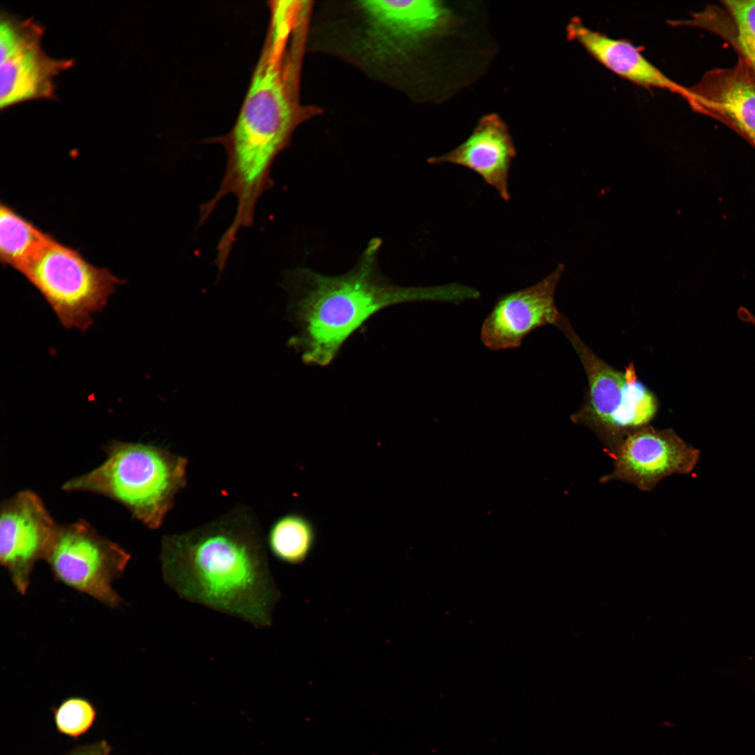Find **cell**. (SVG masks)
I'll return each instance as SVG.
<instances>
[{
  "label": "cell",
  "instance_id": "cell-16",
  "mask_svg": "<svg viewBox=\"0 0 755 755\" xmlns=\"http://www.w3.org/2000/svg\"><path fill=\"white\" fill-rule=\"evenodd\" d=\"M706 6L675 26L703 29L726 41L755 77V0H726Z\"/></svg>",
  "mask_w": 755,
  "mask_h": 755
},
{
  "label": "cell",
  "instance_id": "cell-1",
  "mask_svg": "<svg viewBox=\"0 0 755 755\" xmlns=\"http://www.w3.org/2000/svg\"><path fill=\"white\" fill-rule=\"evenodd\" d=\"M162 577L181 598L270 627L280 591L252 510L239 505L208 524L164 535Z\"/></svg>",
  "mask_w": 755,
  "mask_h": 755
},
{
  "label": "cell",
  "instance_id": "cell-2",
  "mask_svg": "<svg viewBox=\"0 0 755 755\" xmlns=\"http://www.w3.org/2000/svg\"><path fill=\"white\" fill-rule=\"evenodd\" d=\"M380 239L371 240L356 265L341 275L329 276L299 268L286 275L288 314L298 332L289 345L303 364L326 366L345 343L375 314L410 302L459 304L480 297L474 288L459 283L402 287L384 277L378 266Z\"/></svg>",
  "mask_w": 755,
  "mask_h": 755
},
{
  "label": "cell",
  "instance_id": "cell-20",
  "mask_svg": "<svg viewBox=\"0 0 755 755\" xmlns=\"http://www.w3.org/2000/svg\"><path fill=\"white\" fill-rule=\"evenodd\" d=\"M112 747L104 740L81 745L71 750L66 755H110Z\"/></svg>",
  "mask_w": 755,
  "mask_h": 755
},
{
  "label": "cell",
  "instance_id": "cell-17",
  "mask_svg": "<svg viewBox=\"0 0 755 755\" xmlns=\"http://www.w3.org/2000/svg\"><path fill=\"white\" fill-rule=\"evenodd\" d=\"M3 201L0 204V260L19 271L50 237Z\"/></svg>",
  "mask_w": 755,
  "mask_h": 755
},
{
  "label": "cell",
  "instance_id": "cell-4",
  "mask_svg": "<svg viewBox=\"0 0 755 755\" xmlns=\"http://www.w3.org/2000/svg\"><path fill=\"white\" fill-rule=\"evenodd\" d=\"M96 468L66 481L62 490L91 492L124 505L150 529L162 526L187 484L188 460L150 444L113 441Z\"/></svg>",
  "mask_w": 755,
  "mask_h": 755
},
{
  "label": "cell",
  "instance_id": "cell-5",
  "mask_svg": "<svg viewBox=\"0 0 755 755\" xmlns=\"http://www.w3.org/2000/svg\"><path fill=\"white\" fill-rule=\"evenodd\" d=\"M556 326L572 344L588 380L585 400L571 419L591 430L612 457L627 436L654 419L657 398L638 380L633 364L620 371L605 363L580 339L563 315Z\"/></svg>",
  "mask_w": 755,
  "mask_h": 755
},
{
  "label": "cell",
  "instance_id": "cell-7",
  "mask_svg": "<svg viewBox=\"0 0 755 755\" xmlns=\"http://www.w3.org/2000/svg\"><path fill=\"white\" fill-rule=\"evenodd\" d=\"M353 8L359 19L352 49L365 63L387 70L397 69L412 48L441 29L448 17L437 1H360Z\"/></svg>",
  "mask_w": 755,
  "mask_h": 755
},
{
  "label": "cell",
  "instance_id": "cell-18",
  "mask_svg": "<svg viewBox=\"0 0 755 755\" xmlns=\"http://www.w3.org/2000/svg\"><path fill=\"white\" fill-rule=\"evenodd\" d=\"M317 540V530L306 516L291 512L277 519L267 538L273 555L282 563L299 565L312 553Z\"/></svg>",
  "mask_w": 755,
  "mask_h": 755
},
{
  "label": "cell",
  "instance_id": "cell-8",
  "mask_svg": "<svg viewBox=\"0 0 755 755\" xmlns=\"http://www.w3.org/2000/svg\"><path fill=\"white\" fill-rule=\"evenodd\" d=\"M131 555L99 534L88 522L59 525L46 556L56 580L112 607L122 600L113 587Z\"/></svg>",
  "mask_w": 755,
  "mask_h": 755
},
{
  "label": "cell",
  "instance_id": "cell-13",
  "mask_svg": "<svg viewBox=\"0 0 755 755\" xmlns=\"http://www.w3.org/2000/svg\"><path fill=\"white\" fill-rule=\"evenodd\" d=\"M44 29H35L0 50V108L56 98L55 78L73 66V59L50 57L42 47Z\"/></svg>",
  "mask_w": 755,
  "mask_h": 755
},
{
  "label": "cell",
  "instance_id": "cell-12",
  "mask_svg": "<svg viewBox=\"0 0 755 755\" xmlns=\"http://www.w3.org/2000/svg\"><path fill=\"white\" fill-rule=\"evenodd\" d=\"M684 99L693 110L724 124L755 149V77L740 59L706 71L686 87Z\"/></svg>",
  "mask_w": 755,
  "mask_h": 755
},
{
  "label": "cell",
  "instance_id": "cell-10",
  "mask_svg": "<svg viewBox=\"0 0 755 755\" xmlns=\"http://www.w3.org/2000/svg\"><path fill=\"white\" fill-rule=\"evenodd\" d=\"M0 515V561L24 594L34 566L45 559L59 525L41 498L28 489L3 501Z\"/></svg>",
  "mask_w": 755,
  "mask_h": 755
},
{
  "label": "cell",
  "instance_id": "cell-9",
  "mask_svg": "<svg viewBox=\"0 0 755 755\" xmlns=\"http://www.w3.org/2000/svg\"><path fill=\"white\" fill-rule=\"evenodd\" d=\"M700 457V451L673 429L648 425L624 438L612 456V470L599 482L619 481L649 492L667 477L691 473Z\"/></svg>",
  "mask_w": 755,
  "mask_h": 755
},
{
  "label": "cell",
  "instance_id": "cell-14",
  "mask_svg": "<svg viewBox=\"0 0 755 755\" xmlns=\"http://www.w3.org/2000/svg\"><path fill=\"white\" fill-rule=\"evenodd\" d=\"M516 149L508 128L500 116H483L461 144L450 152L429 159L431 164L449 163L478 174L505 201L510 199V170Z\"/></svg>",
  "mask_w": 755,
  "mask_h": 755
},
{
  "label": "cell",
  "instance_id": "cell-3",
  "mask_svg": "<svg viewBox=\"0 0 755 755\" xmlns=\"http://www.w3.org/2000/svg\"><path fill=\"white\" fill-rule=\"evenodd\" d=\"M297 46L289 34L268 33L233 127L209 141L224 146L227 161L220 187L202 208L211 215L222 199L233 195L234 230L253 224L257 201L273 185V163L298 123Z\"/></svg>",
  "mask_w": 755,
  "mask_h": 755
},
{
  "label": "cell",
  "instance_id": "cell-6",
  "mask_svg": "<svg viewBox=\"0 0 755 755\" xmlns=\"http://www.w3.org/2000/svg\"><path fill=\"white\" fill-rule=\"evenodd\" d=\"M19 272L41 294L63 326L82 331L106 307L116 285L124 282L52 235Z\"/></svg>",
  "mask_w": 755,
  "mask_h": 755
},
{
  "label": "cell",
  "instance_id": "cell-15",
  "mask_svg": "<svg viewBox=\"0 0 755 755\" xmlns=\"http://www.w3.org/2000/svg\"><path fill=\"white\" fill-rule=\"evenodd\" d=\"M569 38L580 43L605 67L637 85L685 96L686 87L673 81L649 62L632 43L590 29L577 18L567 27Z\"/></svg>",
  "mask_w": 755,
  "mask_h": 755
},
{
  "label": "cell",
  "instance_id": "cell-11",
  "mask_svg": "<svg viewBox=\"0 0 755 755\" xmlns=\"http://www.w3.org/2000/svg\"><path fill=\"white\" fill-rule=\"evenodd\" d=\"M564 271L563 264L538 283L498 298L482 323L480 338L491 350L515 349L534 330L556 326L561 314L554 294Z\"/></svg>",
  "mask_w": 755,
  "mask_h": 755
},
{
  "label": "cell",
  "instance_id": "cell-19",
  "mask_svg": "<svg viewBox=\"0 0 755 755\" xmlns=\"http://www.w3.org/2000/svg\"><path fill=\"white\" fill-rule=\"evenodd\" d=\"M96 717V712L93 705L80 697L69 698L54 710L57 730L73 738L87 732L94 724Z\"/></svg>",
  "mask_w": 755,
  "mask_h": 755
}]
</instances>
